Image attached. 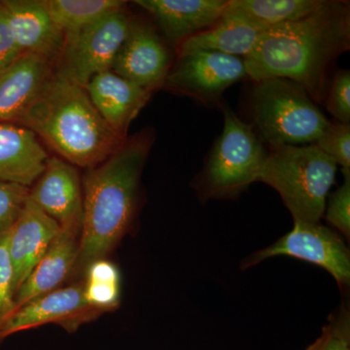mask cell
Masks as SVG:
<instances>
[{
  "label": "cell",
  "mask_w": 350,
  "mask_h": 350,
  "mask_svg": "<svg viewBox=\"0 0 350 350\" xmlns=\"http://www.w3.org/2000/svg\"><path fill=\"white\" fill-rule=\"evenodd\" d=\"M222 135L216 139L193 186L202 202L237 198L259 181L267 158L261 139L251 124L245 123L227 105Z\"/></svg>",
  "instance_id": "5"
},
{
  "label": "cell",
  "mask_w": 350,
  "mask_h": 350,
  "mask_svg": "<svg viewBox=\"0 0 350 350\" xmlns=\"http://www.w3.org/2000/svg\"><path fill=\"white\" fill-rule=\"evenodd\" d=\"M10 228L0 234V330L15 310L14 269L9 252Z\"/></svg>",
  "instance_id": "24"
},
{
  "label": "cell",
  "mask_w": 350,
  "mask_h": 350,
  "mask_svg": "<svg viewBox=\"0 0 350 350\" xmlns=\"http://www.w3.org/2000/svg\"><path fill=\"white\" fill-rule=\"evenodd\" d=\"M324 0H229V5L266 29L310 15Z\"/></svg>",
  "instance_id": "21"
},
{
  "label": "cell",
  "mask_w": 350,
  "mask_h": 350,
  "mask_svg": "<svg viewBox=\"0 0 350 350\" xmlns=\"http://www.w3.org/2000/svg\"><path fill=\"white\" fill-rule=\"evenodd\" d=\"M174 59L156 25L133 17L111 70L153 93L163 88Z\"/></svg>",
  "instance_id": "10"
},
{
  "label": "cell",
  "mask_w": 350,
  "mask_h": 350,
  "mask_svg": "<svg viewBox=\"0 0 350 350\" xmlns=\"http://www.w3.org/2000/svg\"><path fill=\"white\" fill-rule=\"evenodd\" d=\"M80 237L81 228L61 227L45 254L16 293L15 310L54 291L70 278L79 256Z\"/></svg>",
  "instance_id": "18"
},
{
  "label": "cell",
  "mask_w": 350,
  "mask_h": 350,
  "mask_svg": "<svg viewBox=\"0 0 350 350\" xmlns=\"http://www.w3.org/2000/svg\"><path fill=\"white\" fill-rule=\"evenodd\" d=\"M349 314L344 310L332 317L321 336L306 350H350Z\"/></svg>",
  "instance_id": "29"
},
{
  "label": "cell",
  "mask_w": 350,
  "mask_h": 350,
  "mask_svg": "<svg viewBox=\"0 0 350 350\" xmlns=\"http://www.w3.org/2000/svg\"><path fill=\"white\" fill-rule=\"evenodd\" d=\"M85 300L103 313L116 310L120 305V280L85 278Z\"/></svg>",
  "instance_id": "25"
},
{
  "label": "cell",
  "mask_w": 350,
  "mask_h": 350,
  "mask_svg": "<svg viewBox=\"0 0 350 350\" xmlns=\"http://www.w3.org/2000/svg\"><path fill=\"white\" fill-rule=\"evenodd\" d=\"M280 255L317 265L331 273L340 287L349 285V251L335 232L320 223L295 222L293 230L275 243L246 258L241 269L250 268L268 258Z\"/></svg>",
  "instance_id": "9"
},
{
  "label": "cell",
  "mask_w": 350,
  "mask_h": 350,
  "mask_svg": "<svg viewBox=\"0 0 350 350\" xmlns=\"http://www.w3.org/2000/svg\"><path fill=\"white\" fill-rule=\"evenodd\" d=\"M14 38L23 54L36 55L56 66L66 36L44 0H1Z\"/></svg>",
  "instance_id": "13"
},
{
  "label": "cell",
  "mask_w": 350,
  "mask_h": 350,
  "mask_svg": "<svg viewBox=\"0 0 350 350\" xmlns=\"http://www.w3.org/2000/svg\"><path fill=\"white\" fill-rule=\"evenodd\" d=\"M349 49V1L324 0L310 15L266 29L243 61L253 82L291 80L321 105L332 66Z\"/></svg>",
  "instance_id": "1"
},
{
  "label": "cell",
  "mask_w": 350,
  "mask_h": 350,
  "mask_svg": "<svg viewBox=\"0 0 350 350\" xmlns=\"http://www.w3.org/2000/svg\"><path fill=\"white\" fill-rule=\"evenodd\" d=\"M265 29L230 7L209 29L191 36L176 46L175 54L209 51L236 57H246L254 49Z\"/></svg>",
  "instance_id": "20"
},
{
  "label": "cell",
  "mask_w": 350,
  "mask_h": 350,
  "mask_svg": "<svg viewBox=\"0 0 350 350\" xmlns=\"http://www.w3.org/2000/svg\"><path fill=\"white\" fill-rule=\"evenodd\" d=\"M229 0H137L167 42L179 45L213 27Z\"/></svg>",
  "instance_id": "14"
},
{
  "label": "cell",
  "mask_w": 350,
  "mask_h": 350,
  "mask_svg": "<svg viewBox=\"0 0 350 350\" xmlns=\"http://www.w3.org/2000/svg\"><path fill=\"white\" fill-rule=\"evenodd\" d=\"M29 188L0 182V234L12 227L29 199Z\"/></svg>",
  "instance_id": "27"
},
{
  "label": "cell",
  "mask_w": 350,
  "mask_h": 350,
  "mask_svg": "<svg viewBox=\"0 0 350 350\" xmlns=\"http://www.w3.org/2000/svg\"><path fill=\"white\" fill-rule=\"evenodd\" d=\"M155 135L151 129L128 137L112 155L83 179V221L75 271L84 273L105 259L128 232L137 211L140 179Z\"/></svg>",
  "instance_id": "2"
},
{
  "label": "cell",
  "mask_w": 350,
  "mask_h": 350,
  "mask_svg": "<svg viewBox=\"0 0 350 350\" xmlns=\"http://www.w3.org/2000/svg\"><path fill=\"white\" fill-rule=\"evenodd\" d=\"M133 17L126 9L108 14L79 31L66 34L55 72L83 88L103 71L111 70L130 29Z\"/></svg>",
  "instance_id": "7"
},
{
  "label": "cell",
  "mask_w": 350,
  "mask_h": 350,
  "mask_svg": "<svg viewBox=\"0 0 350 350\" xmlns=\"http://www.w3.org/2000/svg\"><path fill=\"white\" fill-rule=\"evenodd\" d=\"M246 78L243 57L193 51L175 54L163 89L206 107H221L226 90Z\"/></svg>",
  "instance_id": "8"
},
{
  "label": "cell",
  "mask_w": 350,
  "mask_h": 350,
  "mask_svg": "<svg viewBox=\"0 0 350 350\" xmlns=\"http://www.w3.org/2000/svg\"><path fill=\"white\" fill-rule=\"evenodd\" d=\"M18 124L33 131L59 158L88 170L107 160L126 139L107 125L85 88L56 72Z\"/></svg>",
  "instance_id": "3"
},
{
  "label": "cell",
  "mask_w": 350,
  "mask_h": 350,
  "mask_svg": "<svg viewBox=\"0 0 350 350\" xmlns=\"http://www.w3.org/2000/svg\"><path fill=\"white\" fill-rule=\"evenodd\" d=\"M327 110L336 121L350 123V72L342 69L334 75L325 98Z\"/></svg>",
  "instance_id": "26"
},
{
  "label": "cell",
  "mask_w": 350,
  "mask_h": 350,
  "mask_svg": "<svg viewBox=\"0 0 350 350\" xmlns=\"http://www.w3.org/2000/svg\"><path fill=\"white\" fill-rule=\"evenodd\" d=\"M250 108L251 125L269 145L315 144L329 124L305 89L283 78L254 82Z\"/></svg>",
  "instance_id": "6"
},
{
  "label": "cell",
  "mask_w": 350,
  "mask_h": 350,
  "mask_svg": "<svg viewBox=\"0 0 350 350\" xmlns=\"http://www.w3.org/2000/svg\"><path fill=\"white\" fill-rule=\"evenodd\" d=\"M54 72L50 62L32 54L0 71V122L19 123Z\"/></svg>",
  "instance_id": "19"
},
{
  "label": "cell",
  "mask_w": 350,
  "mask_h": 350,
  "mask_svg": "<svg viewBox=\"0 0 350 350\" xmlns=\"http://www.w3.org/2000/svg\"><path fill=\"white\" fill-rule=\"evenodd\" d=\"M22 55L14 38L5 8L0 0V71L9 68Z\"/></svg>",
  "instance_id": "30"
},
{
  "label": "cell",
  "mask_w": 350,
  "mask_h": 350,
  "mask_svg": "<svg viewBox=\"0 0 350 350\" xmlns=\"http://www.w3.org/2000/svg\"><path fill=\"white\" fill-rule=\"evenodd\" d=\"M344 183L331 195L326 220L347 239L350 237V169L342 170Z\"/></svg>",
  "instance_id": "28"
},
{
  "label": "cell",
  "mask_w": 350,
  "mask_h": 350,
  "mask_svg": "<svg viewBox=\"0 0 350 350\" xmlns=\"http://www.w3.org/2000/svg\"><path fill=\"white\" fill-rule=\"evenodd\" d=\"M101 314L85 300L83 282L59 287L17 308L0 330V345L13 334L46 324H56L73 333Z\"/></svg>",
  "instance_id": "11"
},
{
  "label": "cell",
  "mask_w": 350,
  "mask_h": 350,
  "mask_svg": "<svg viewBox=\"0 0 350 350\" xmlns=\"http://www.w3.org/2000/svg\"><path fill=\"white\" fill-rule=\"evenodd\" d=\"M85 89L103 119L124 139L128 138L131 124L153 94L112 70L94 76Z\"/></svg>",
  "instance_id": "16"
},
{
  "label": "cell",
  "mask_w": 350,
  "mask_h": 350,
  "mask_svg": "<svg viewBox=\"0 0 350 350\" xmlns=\"http://www.w3.org/2000/svg\"><path fill=\"white\" fill-rule=\"evenodd\" d=\"M315 145L342 170L350 169V125L329 121Z\"/></svg>",
  "instance_id": "23"
},
{
  "label": "cell",
  "mask_w": 350,
  "mask_h": 350,
  "mask_svg": "<svg viewBox=\"0 0 350 350\" xmlns=\"http://www.w3.org/2000/svg\"><path fill=\"white\" fill-rule=\"evenodd\" d=\"M61 230L31 199L10 228L9 252L14 269L15 296Z\"/></svg>",
  "instance_id": "15"
},
{
  "label": "cell",
  "mask_w": 350,
  "mask_h": 350,
  "mask_svg": "<svg viewBox=\"0 0 350 350\" xmlns=\"http://www.w3.org/2000/svg\"><path fill=\"white\" fill-rule=\"evenodd\" d=\"M64 36L79 31L115 11L126 8L121 0H44Z\"/></svg>",
  "instance_id": "22"
},
{
  "label": "cell",
  "mask_w": 350,
  "mask_h": 350,
  "mask_svg": "<svg viewBox=\"0 0 350 350\" xmlns=\"http://www.w3.org/2000/svg\"><path fill=\"white\" fill-rule=\"evenodd\" d=\"M49 158L40 138L31 129L0 122V182L31 188Z\"/></svg>",
  "instance_id": "17"
},
{
  "label": "cell",
  "mask_w": 350,
  "mask_h": 350,
  "mask_svg": "<svg viewBox=\"0 0 350 350\" xmlns=\"http://www.w3.org/2000/svg\"><path fill=\"white\" fill-rule=\"evenodd\" d=\"M29 199L62 228H82L83 186L78 170L59 157H50L45 170L29 188Z\"/></svg>",
  "instance_id": "12"
},
{
  "label": "cell",
  "mask_w": 350,
  "mask_h": 350,
  "mask_svg": "<svg viewBox=\"0 0 350 350\" xmlns=\"http://www.w3.org/2000/svg\"><path fill=\"white\" fill-rule=\"evenodd\" d=\"M337 163L314 144L269 145L259 181L275 189L294 223H320Z\"/></svg>",
  "instance_id": "4"
}]
</instances>
